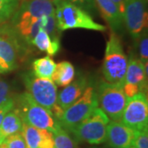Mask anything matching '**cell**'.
<instances>
[{
  "mask_svg": "<svg viewBox=\"0 0 148 148\" xmlns=\"http://www.w3.org/2000/svg\"><path fill=\"white\" fill-rule=\"evenodd\" d=\"M55 8L56 26L58 31L70 29H86L96 32H106V27L95 22L90 15L77 4L67 0H53Z\"/></svg>",
  "mask_w": 148,
  "mask_h": 148,
  "instance_id": "1",
  "label": "cell"
},
{
  "mask_svg": "<svg viewBox=\"0 0 148 148\" xmlns=\"http://www.w3.org/2000/svg\"><path fill=\"white\" fill-rule=\"evenodd\" d=\"M127 56L118 35L111 32L106 43L102 73L107 82L123 87L127 67Z\"/></svg>",
  "mask_w": 148,
  "mask_h": 148,
  "instance_id": "2",
  "label": "cell"
},
{
  "mask_svg": "<svg viewBox=\"0 0 148 148\" xmlns=\"http://www.w3.org/2000/svg\"><path fill=\"white\" fill-rule=\"evenodd\" d=\"M15 105H16L15 108L20 114L22 123L51 132L60 125L52 113L39 105L28 92L19 95Z\"/></svg>",
  "mask_w": 148,
  "mask_h": 148,
  "instance_id": "3",
  "label": "cell"
},
{
  "mask_svg": "<svg viewBox=\"0 0 148 148\" xmlns=\"http://www.w3.org/2000/svg\"><path fill=\"white\" fill-rule=\"evenodd\" d=\"M110 121L103 110L97 107L89 116L69 132L73 134L77 141L90 145H100L106 142L107 125Z\"/></svg>",
  "mask_w": 148,
  "mask_h": 148,
  "instance_id": "4",
  "label": "cell"
},
{
  "mask_svg": "<svg viewBox=\"0 0 148 148\" xmlns=\"http://www.w3.org/2000/svg\"><path fill=\"white\" fill-rule=\"evenodd\" d=\"M98 106L111 121H120L127 105V98L123 87L101 82L96 91Z\"/></svg>",
  "mask_w": 148,
  "mask_h": 148,
  "instance_id": "5",
  "label": "cell"
},
{
  "mask_svg": "<svg viewBox=\"0 0 148 148\" xmlns=\"http://www.w3.org/2000/svg\"><path fill=\"white\" fill-rule=\"evenodd\" d=\"M96 91L92 86H86L83 94L64 111L58 123L66 130H71L98 107Z\"/></svg>",
  "mask_w": 148,
  "mask_h": 148,
  "instance_id": "6",
  "label": "cell"
},
{
  "mask_svg": "<svg viewBox=\"0 0 148 148\" xmlns=\"http://www.w3.org/2000/svg\"><path fill=\"white\" fill-rule=\"evenodd\" d=\"M23 82L27 92L39 105L50 111L57 104V86L52 80L37 77L30 73L23 75Z\"/></svg>",
  "mask_w": 148,
  "mask_h": 148,
  "instance_id": "7",
  "label": "cell"
},
{
  "mask_svg": "<svg viewBox=\"0 0 148 148\" xmlns=\"http://www.w3.org/2000/svg\"><path fill=\"white\" fill-rule=\"evenodd\" d=\"M120 122L135 131L147 129L148 101L145 92L128 98Z\"/></svg>",
  "mask_w": 148,
  "mask_h": 148,
  "instance_id": "8",
  "label": "cell"
},
{
  "mask_svg": "<svg viewBox=\"0 0 148 148\" xmlns=\"http://www.w3.org/2000/svg\"><path fill=\"white\" fill-rule=\"evenodd\" d=\"M147 85V64L140 59L131 58L128 60L123 90L127 98L139 92H144Z\"/></svg>",
  "mask_w": 148,
  "mask_h": 148,
  "instance_id": "9",
  "label": "cell"
},
{
  "mask_svg": "<svg viewBox=\"0 0 148 148\" xmlns=\"http://www.w3.org/2000/svg\"><path fill=\"white\" fill-rule=\"evenodd\" d=\"M127 30L132 37L138 39L147 24V11L144 0H126L123 15Z\"/></svg>",
  "mask_w": 148,
  "mask_h": 148,
  "instance_id": "10",
  "label": "cell"
},
{
  "mask_svg": "<svg viewBox=\"0 0 148 148\" xmlns=\"http://www.w3.org/2000/svg\"><path fill=\"white\" fill-rule=\"evenodd\" d=\"M21 2L18 9L12 16V22L55 15L53 0H21Z\"/></svg>",
  "mask_w": 148,
  "mask_h": 148,
  "instance_id": "11",
  "label": "cell"
},
{
  "mask_svg": "<svg viewBox=\"0 0 148 148\" xmlns=\"http://www.w3.org/2000/svg\"><path fill=\"white\" fill-rule=\"evenodd\" d=\"M135 130L120 121H110L107 125L106 142L111 148H127L132 145Z\"/></svg>",
  "mask_w": 148,
  "mask_h": 148,
  "instance_id": "12",
  "label": "cell"
},
{
  "mask_svg": "<svg viewBox=\"0 0 148 148\" xmlns=\"http://www.w3.org/2000/svg\"><path fill=\"white\" fill-rule=\"evenodd\" d=\"M87 86V81L84 77H80L61 90L57 95V104L64 110L68 109L72 104L83 94Z\"/></svg>",
  "mask_w": 148,
  "mask_h": 148,
  "instance_id": "13",
  "label": "cell"
},
{
  "mask_svg": "<svg viewBox=\"0 0 148 148\" xmlns=\"http://www.w3.org/2000/svg\"><path fill=\"white\" fill-rule=\"evenodd\" d=\"M103 18L109 24L112 32L117 33L123 27V18L113 0H95Z\"/></svg>",
  "mask_w": 148,
  "mask_h": 148,
  "instance_id": "14",
  "label": "cell"
},
{
  "mask_svg": "<svg viewBox=\"0 0 148 148\" xmlns=\"http://www.w3.org/2000/svg\"><path fill=\"white\" fill-rule=\"evenodd\" d=\"M17 46L13 40L0 36V69L2 73H9L16 69Z\"/></svg>",
  "mask_w": 148,
  "mask_h": 148,
  "instance_id": "15",
  "label": "cell"
},
{
  "mask_svg": "<svg viewBox=\"0 0 148 148\" xmlns=\"http://www.w3.org/2000/svg\"><path fill=\"white\" fill-rule=\"evenodd\" d=\"M22 127V120L16 108L14 107L6 114L0 124V145L11 135L20 132Z\"/></svg>",
  "mask_w": 148,
  "mask_h": 148,
  "instance_id": "16",
  "label": "cell"
},
{
  "mask_svg": "<svg viewBox=\"0 0 148 148\" xmlns=\"http://www.w3.org/2000/svg\"><path fill=\"white\" fill-rule=\"evenodd\" d=\"M31 44L36 46L40 50L45 51L49 56H53L58 53L60 49V43L58 39H51L47 32L40 29L36 36L33 38Z\"/></svg>",
  "mask_w": 148,
  "mask_h": 148,
  "instance_id": "17",
  "label": "cell"
},
{
  "mask_svg": "<svg viewBox=\"0 0 148 148\" xmlns=\"http://www.w3.org/2000/svg\"><path fill=\"white\" fill-rule=\"evenodd\" d=\"M75 77V69L69 61H62L58 64L53 72L52 81L58 86L64 87L69 85Z\"/></svg>",
  "mask_w": 148,
  "mask_h": 148,
  "instance_id": "18",
  "label": "cell"
},
{
  "mask_svg": "<svg viewBox=\"0 0 148 148\" xmlns=\"http://www.w3.org/2000/svg\"><path fill=\"white\" fill-rule=\"evenodd\" d=\"M32 65H33V74L36 77L52 80L56 64L50 58V56H45L43 58H37L33 62Z\"/></svg>",
  "mask_w": 148,
  "mask_h": 148,
  "instance_id": "19",
  "label": "cell"
},
{
  "mask_svg": "<svg viewBox=\"0 0 148 148\" xmlns=\"http://www.w3.org/2000/svg\"><path fill=\"white\" fill-rule=\"evenodd\" d=\"M21 132L26 142L27 148H41V129L31 126L26 123H22Z\"/></svg>",
  "mask_w": 148,
  "mask_h": 148,
  "instance_id": "20",
  "label": "cell"
},
{
  "mask_svg": "<svg viewBox=\"0 0 148 148\" xmlns=\"http://www.w3.org/2000/svg\"><path fill=\"white\" fill-rule=\"evenodd\" d=\"M52 136L55 148H77V142L61 125L52 132Z\"/></svg>",
  "mask_w": 148,
  "mask_h": 148,
  "instance_id": "21",
  "label": "cell"
},
{
  "mask_svg": "<svg viewBox=\"0 0 148 148\" xmlns=\"http://www.w3.org/2000/svg\"><path fill=\"white\" fill-rule=\"evenodd\" d=\"M21 0H0V23L5 22L14 15Z\"/></svg>",
  "mask_w": 148,
  "mask_h": 148,
  "instance_id": "22",
  "label": "cell"
},
{
  "mask_svg": "<svg viewBox=\"0 0 148 148\" xmlns=\"http://www.w3.org/2000/svg\"><path fill=\"white\" fill-rule=\"evenodd\" d=\"M0 148H27V147L20 132L6 138L4 142L0 145Z\"/></svg>",
  "mask_w": 148,
  "mask_h": 148,
  "instance_id": "23",
  "label": "cell"
},
{
  "mask_svg": "<svg viewBox=\"0 0 148 148\" xmlns=\"http://www.w3.org/2000/svg\"><path fill=\"white\" fill-rule=\"evenodd\" d=\"M132 146L135 148H148L147 129L135 131V136Z\"/></svg>",
  "mask_w": 148,
  "mask_h": 148,
  "instance_id": "24",
  "label": "cell"
},
{
  "mask_svg": "<svg viewBox=\"0 0 148 148\" xmlns=\"http://www.w3.org/2000/svg\"><path fill=\"white\" fill-rule=\"evenodd\" d=\"M143 36L139 41V53L140 60L143 64H147L148 59V37L147 33L146 35L143 33Z\"/></svg>",
  "mask_w": 148,
  "mask_h": 148,
  "instance_id": "25",
  "label": "cell"
},
{
  "mask_svg": "<svg viewBox=\"0 0 148 148\" xmlns=\"http://www.w3.org/2000/svg\"><path fill=\"white\" fill-rule=\"evenodd\" d=\"M12 99L13 98L12 97L9 85L5 81L0 79V106Z\"/></svg>",
  "mask_w": 148,
  "mask_h": 148,
  "instance_id": "26",
  "label": "cell"
},
{
  "mask_svg": "<svg viewBox=\"0 0 148 148\" xmlns=\"http://www.w3.org/2000/svg\"><path fill=\"white\" fill-rule=\"evenodd\" d=\"M14 107H15V100L14 99H12L10 101H7L0 106V124L6 115V114L8 113L11 110H12Z\"/></svg>",
  "mask_w": 148,
  "mask_h": 148,
  "instance_id": "27",
  "label": "cell"
},
{
  "mask_svg": "<svg viewBox=\"0 0 148 148\" xmlns=\"http://www.w3.org/2000/svg\"><path fill=\"white\" fill-rule=\"evenodd\" d=\"M67 1L71 2L74 4H78L84 8H92L95 2V0H67Z\"/></svg>",
  "mask_w": 148,
  "mask_h": 148,
  "instance_id": "28",
  "label": "cell"
},
{
  "mask_svg": "<svg viewBox=\"0 0 148 148\" xmlns=\"http://www.w3.org/2000/svg\"><path fill=\"white\" fill-rule=\"evenodd\" d=\"M114 3H115L119 8V10L122 14V16L123 15V12H124V6H125V1L126 0H113Z\"/></svg>",
  "mask_w": 148,
  "mask_h": 148,
  "instance_id": "29",
  "label": "cell"
},
{
  "mask_svg": "<svg viewBox=\"0 0 148 148\" xmlns=\"http://www.w3.org/2000/svg\"><path fill=\"white\" fill-rule=\"evenodd\" d=\"M127 148H135L134 147H132V146H131V147H127Z\"/></svg>",
  "mask_w": 148,
  "mask_h": 148,
  "instance_id": "30",
  "label": "cell"
},
{
  "mask_svg": "<svg viewBox=\"0 0 148 148\" xmlns=\"http://www.w3.org/2000/svg\"><path fill=\"white\" fill-rule=\"evenodd\" d=\"M0 73H2V72H1V69H0Z\"/></svg>",
  "mask_w": 148,
  "mask_h": 148,
  "instance_id": "31",
  "label": "cell"
},
{
  "mask_svg": "<svg viewBox=\"0 0 148 148\" xmlns=\"http://www.w3.org/2000/svg\"><path fill=\"white\" fill-rule=\"evenodd\" d=\"M144 1H147V0H144Z\"/></svg>",
  "mask_w": 148,
  "mask_h": 148,
  "instance_id": "32",
  "label": "cell"
},
{
  "mask_svg": "<svg viewBox=\"0 0 148 148\" xmlns=\"http://www.w3.org/2000/svg\"><path fill=\"white\" fill-rule=\"evenodd\" d=\"M53 148H55V147H53Z\"/></svg>",
  "mask_w": 148,
  "mask_h": 148,
  "instance_id": "33",
  "label": "cell"
}]
</instances>
